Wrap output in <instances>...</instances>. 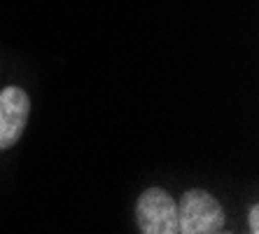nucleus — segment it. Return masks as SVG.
<instances>
[{
	"mask_svg": "<svg viewBox=\"0 0 259 234\" xmlns=\"http://www.w3.org/2000/svg\"><path fill=\"white\" fill-rule=\"evenodd\" d=\"M222 204L205 190H187L178 204V234H217L224 229Z\"/></svg>",
	"mask_w": 259,
	"mask_h": 234,
	"instance_id": "1",
	"label": "nucleus"
},
{
	"mask_svg": "<svg viewBox=\"0 0 259 234\" xmlns=\"http://www.w3.org/2000/svg\"><path fill=\"white\" fill-rule=\"evenodd\" d=\"M136 222L143 234H178V204L163 187H150L138 197Z\"/></svg>",
	"mask_w": 259,
	"mask_h": 234,
	"instance_id": "2",
	"label": "nucleus"
},
{
	"mask_svg": "<svg viewBox=\"0 0 259 234\" xmlns=\"http://www.w3.org/2000/svg\"><path fill=\"white\" fill-rule=\"evenodd\" d=\"M30 117V98L21 87L10 84L0 91V150L17 143Z\"/></svg>",
	"mask_w": 259,
	"mask_h": 234,
	"instance_id": "3",
	"label": "nucleus"
},
{
	"mask_svg": "<svg viewBox=\"0 0 259 234\" xmlns=\"http://www.w3.org/2000/svg\"><path fill=\"white\" fill-rule=\"evenodd\" d=\"M247 227L252 234H259V206L252 204L250 211H247Z\"/></svg>",
	"mask_w": 259,
	"mask_h": 234,
	"instance_id": "4",
	"label": "nucleus"
}]
</instances>
